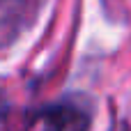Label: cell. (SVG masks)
I'll list each match as a JSON object with an SVG mask.
<instances>
[{
	"label": "cell",
	"mask_w": 131,
	"mask_h": 131,
	"mask_svg": "<svg viewBox=\"0 0 131 131\" xmlns=\"http://www.w3.org/2000/svg\"><path fill=\"white\" fill-rule=\"evenodd\" d=\"M41 124H44V131H88L90 117L78 106L60 104L41 113Z\"/></svg>",
	"instance_id": "1"
},
{
	"label": "cell",
	"mask_w": 131,
	"mask_h": 131,
	"mask_svg": "<svg viewBox=\"0 0 131 131\" xmlns=\"http://www.w3.org/2000/svg\"><path fill=\"white\" fill-rule=\"evenodd\" d=\"M7 115H9V106H7V101L0 97V131L5 129V124H7Z\"/></svg>",
	"instance_id": "2"
}]
</instances>
